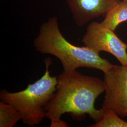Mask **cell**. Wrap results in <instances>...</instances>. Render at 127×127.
Listing matches in <instances>:
<instances>
[{
    "instance_id": "6da1fadb",
    "label": "cell",
    "mask_w": 127,
    "mask_h": 127,
    "mask_svg": "<svg viewBox=\"0 0 127 127\" xmlns=\"http://www.w3.org/2000/svg\"><path fill=\"white\" fill-rule=\"evenodd\" d=\"M105 91L104 81L98 77L83 75L77 70L63 72L58 76L54 95L46 107V117L51 121L50 127H68L60 119L69 113L82 120L88 114L95 123L103 118L104 110L95 109V99Z\"/></svg>"
},
{
    "instance_id": "7a4b0ae2",
    "label": "cell",
    "mask_w": 127,
    "mask_h": 127,
    "mask_svg": "<svg viewBox=\"0 0 127 127\" xmlns=\"http://www.w3.org/2000/svg\"><path fill=\"white\" fill-rule=\"evenodd\" d=\"M33 45L41 54L51 55L59 59L65 73L75 71L79 67H87L105 73L114 65L101 58L99 53L86 46L78 47L71 44L61 32L58 19L55 17L42 24Z\"/></svg>"
},
{
    "instance_id": "3957f363",
    "label": "cell",
    "mask_w": 127,
    "mask_h": 127,
    "mask_svg": "<svg viewBox=\"0 0 127 127\" xmlns=\"http://www.w3.org/2000/svg\"><path fill=\"white\" fill-rule=\"evenodd\" d=\"M45 72L42 77L23 91L0 92L1 101L12 105L20 113L23 123L29 126L39 124L46 117V107L56 91L58 76H52L49 70L50 58L45 59Z\"/></svg>"
},
{
    "instance_id": "277c9868",
    "label": "cell",
    "mask_w": 127,
    "mask_h": 127,
    "mask_svg": "<svg viewBox=\"0 0 127 127\" xmlns=\"http://www.w3.org/2000/svg\"><path fill=\"white\" fill-rule=\"evenodd\" d=\"M82 41L85 46L96 52L105 51L113 55L122 65L127 67V44L102 22L90 23Z\"/></svg>"
},
{
    "instance_id": "5b68a950",
    "label": "cell",
    "mask_w": 127,
    "mask_h": 127,
    "mask_svg": "<svg viewBox=\"0 0 127 127\" xmlns=\"http://www.w3.org/2000/svg\"><path fill=\"white\" fill-rule=\"evenodd\" d=\"M104 73L105 96L102 109L127 117V67L114 65Z\"/></svg>"
},
{
    "instance_id": "8992f818",
    "label": "cell",
    "mask_w": 127,
    "mask_h": 127,
    "mask_svg": "<svg viewBox=\"0 0 127 127\" xmlns=\"http://www.w3.org/2000/svg\"><path fill=\"white\" fill-rule=\"evenodd\" d=\"M121 0H66L73 19L79 27L105 15Z\"/></svg>"
},
{
    "instance_id": "52a82bcc",
    "label": "cell",
    "mask_w": 127,
    "mask_h": 127,
    "mask_svg": "<svg viewBox=\"0 0 127 127\" xmlns=\"http://www.w3.org/2000/svg\"><path fill=\"white\" fill-rule=\"evenodd\" d=\"M127 21V0H121L105 15L102 23L113 31L118 25Z\"/></svg>"
},
{
    "instance_id": "ba28073f",
    "label": "cell",
    "mask_w": 127,
    "mask_h": 127,
    "mask_svg": "<svg viewBox=\"0 0 127 127\" xmlns=\"http://www.w3.org/2000/svg\"><path fill=\"white\" fill-rule=\"evenodd\" d=\"M21 120V114L13 106L0 102V127H12Z\"/></svg>"
},
{
    "instance_id": "9c48e42d",
    "label": "cell",
    "mask_w": 127,
    "mask_h": 127,
    "mask_svg": "<svg viewBox=\"0 0 127 127\" xmlns=\"http://www.w3.org/2000/svg\"><path fill=\"white\" fill-rule=\"evenodd\" d=\"M103 118L99 121L90 127H127V122L120 118L119 115L113 111L104 110Z\"/></svg>"
},
{
    "instance_id": "30bf717a",
    "label": "cell",
    "mask_w": 127,
    "mask_h": 127,
    "mask_svg": "<svg viewBox=\"0 0 127 127\" xmlns=\"http://www.w3.org/2000/svg\"></svg>"
}]
</instances>
